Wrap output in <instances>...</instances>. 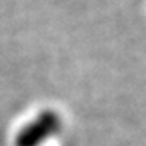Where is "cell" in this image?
<instances>
[{"label": "cell", "mask_w": 146, "mask_h": 146, "mask_svg": "<svg viewBox=\"0 0 146 146\" xmlns=\"http://www.w3.org/2000/svg\"><path fill=\"white\" fill-rule=\"evenodd\" d=\"M60 128L62 119L55 110H41L25 127H21L15 138V146H42L57 135Z\"/></svg>", "instance_id": "1"}]
</instances>
